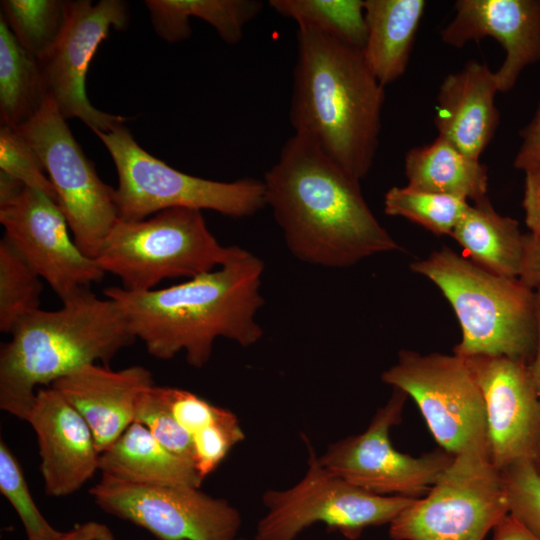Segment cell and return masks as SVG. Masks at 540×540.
<instances>
[{"label": "cell", "instance_id": "8d00e7d4", "mask_svg": "<svg viewBox=\"0 0 540 540\" xmlns=\"http://www.w3.org/2000/svg\"><path fill=\"white\" fill-rule=\"evenodd\" d=\"M522 207L530 234L540 240V165L524 170Z\"/></svg>", "mask_w": 540, "mask_h": 540}, {"label": "cell", "instance_id": "6da1fadb", "mask_svg": "<svg viewBox=\"0 0 540 540\" xmlns=\"http://www.w3.org/2000/svg\"><path fill=\"white\" fill-rule=\"evenodd\" d=\"M263 272L259 257L233 245L219 267L187 281L144 292L113 286L104 295L119 305L151 356L169 360L184 352L190 366L201 368L218 338L243 348L262 339L256 315L264 304Z\"/></svg>", "mask_w": 540, "mask_h": 540}, {"label": "cell", "instance_id": "d6986e66", "mask_svg": "<svg viewBox=\"0 0 540 540\" xmlns=\"http://www.w3.org/2000/svg\"><path fill=\"white\" fill-rule=\"evenodd\" d=\"M154 385L151 372L143 366L114 371L93 363L55 381L51 387L82 416L102 453L135 421L141 396Z\"/></svg>", "mask_w": 540, "mask_h": 540}, {"label": "cell", "instance_id": "4316f807", "mask_svg": "<svg viewBox=\"0 0 540 540\" xmlns=\"http://www.w3.org/2000/svg\"><path fill=\"white\" fill-rule=\"evenodd\" d=\"M280 15L298 27L323 33L363 50L367 37L362 0H270Z\"/></svg>", "mask_w": 540, "mask_h": 540}, {"label": "cell", "instance_id": "277c9868", "mask_svg": "<svg viewBox=\"0 0 540 540\" xmlns=\"http://www.w3.org/2000/svg\"><path fill=\"white\" fill-rule=\"evenodd\" d=\"M10 334L0 348V408L25 421L38 386L97 361L108 366L135 340L119 305L90 289L23 317Z\"/></svg>", "mask_w": 540, "mask_h": 540}, {"label": "cell", "instance_id": "8992f818", "mask_svg": "<svg viewBox=\"0 0 540 540\" xmlns=\"http://www.w3.org/2000/svg\"><path fill=\"white\" fill-rule=\"evenodd\" d=\"M93 132L117 169L114 199L120 220H143L173 208L212 210L245 218L266 206L263 180L246 177L215 181L181 172L140 147L123 124L109 132Z\"/></svg>", "mask_w": 540, "mask_h": 540}, {"label": "cell", "instance_id": "f1b7e54d", "mask_svg": "<svg viewBox=\"0 0 540 540\" xmlns=\"http://www.w3.org/2000/svg\"><path fill=\"white\" fill-rule=\"evenodd\" d=\"M38 273L3 236L0 240V331L10 334L25 316L40 309Z\"/></svg>", "mask_w": 540, "mask_h": 540}, {"label": "cell", "instance_id": "836d02e7", "mask_svg": "<svg viewBox=\"0 0 540 540\" xmlns=\"http://www.w3.org/2000/svg\"><path fill=\"white\" fill-rule=\"evenodd\" d=\"M135 421L145 426L167 450L193 464L191 437L163 404L157 394L156 385L146 390L141 396Z\"/></svg>", "mask_w": 540, "mask_h": 540}, {"label": "cell", "instance_id": "9c48e42d", "mask_svg": "<svg viewBox=\"0 0 540 540\" xmlns=\"http://www.w3.org/2000/svg\"><path fill=\"white\" fill-rule=\"evenodd\" d=\"M509 514L502 473L488 450L454 456L425 496L390 524L393 540H484Z\"/></svg>", "mask_w": 540, "mask_h": 540}, {"label": "cell", "instance_id": "ab89813d", "mask_svg": "<svg viewBox=\"0 0 540 540\" xmlns=\"http://www.w3.org/2000/svg\"><path fill=\"white\" fill-rule=\"evenodd\" d=\"M57 540H115V538L107 525L88 521L63 533Z\"/></svg>", "mask_w": 540, "mask_h": 540}, {"label": "cell", "instance_id": "83f0119b", "mask_svg": "<svg viewBox=\"0 0 540 540\" xmlns=\"http://www.w3.org/2000/svg\"><path fill=\"white\" fill-rule=\"evenodd\" d=\"M67 4L62 0H3L1 14L19 44L41 59L64 29Z\"/></svg>", "mask_w": 540, "mask_h": 540}, {"label": "cell", "instance_id": "2e32d148", "mask_svg": "<svg viewBox=\"0 0 540 540\" xmlns=\"http://www.w3.org/2000/svg\"><path fill=\"white\" fill-rule=\"evenodd\" d=\"M465 359L483 396L493 465L502 471L518 462H535L540 447V400L530 362L503 356Z\"/></svg>", "mask_w": 540, "mask_h": 540}, {"label": "cell", "instance_id": "5b68a950", "mask_svg": "<svg viewBox=\"0 0 540 540\" xmlns=\"http://www.w3.org/2000/svg\"><path fill=\"white\" fill-rule=\"evenodd\" d=\"M410 269L431 280L452 306L462 336L454 354L531 361L537 339L535 291L519 278L492 273L448 247L414 261Z\"/></svg>", "mask_w": 540, "mask_h": 540}, {"label": "cell", "instance_id": "ffe728a7", "mask_svg": "<svg viewBox=\"0 0 540 540\" xmlns=\"http://www.w3.org/2000/svg\"><path fill=\"white\" fill-rule=\"evenodd\" d=\"M497 92L495 72L475 60L445 76L437 94L434 119L438 136L480 160L499 124Z\"/></svg>", "mask_w": 540, "mask_h": 540}, {"label": "cell", "instance_id": "60d3db41", "mask_svg": "<svg viewBox=\"0 0 540 540\" xmlns=\"http://www.w3.org/2000/svg\"><path fill=\"white\" fill-rule=\"evenodd\" d=\"M492 540H540L508 514L493 530Z\"/></svg>", "mask_w": 540, "mask_h": 540}, {"label": "cell", "instance_id": "52a82bcc", "mask_svg": "<svg viewBox=\"0 0 540 540\" xmlns=\"http://www.w3.org/2000/svg\"><path fill=\"white\" fill-rule=\"evenodd\" d=\"M230 246L209 230L201 210L173 208L146 219H118L95 259L123 289L144 292L167 279H191L219 267Z\"/></svg>", "mask_w": 540, "mask_h": 540}, {"label": "cell", "instance_id": "4dcf8cb0", "mask_svg": "<svg viewBox=\"0 0 540 540\" xmlns=\"http://www.w3.org/2000/svg\"><path fill=\"white\" fill-rule=\"evenodd\" d=\"M0 491L18 514L27 540H57L58 531L41 514L34 502L23 470L7 444L0 441Z\"/></svg>", "mask_w": 540, "mask_h": 540}, {"label": "cell", "instance_id": "7402d4cb", "mask_svg": "<svg viewBox=\"0 0 540 540\" xmlns=\"http://www.w3.org/2000/svg\"><path fill=\"white\" fill-rule=\"evenodd\" d=\"M99 471L113 479L144 485H188L200 488L194 465L161 445L134 421L119 439L100 453Z\"/></svg>", "mask_w": 540, "mask_h": 540}, {"label": "cell", "instance_id": "4fadbf2b", "mask_svg": "<svg viewBox=\"0 0 540 540\" xmlns=\"http://www.w3.org/2000/svg\"><path fill=\"white\" fill-rule=\"evenodd\" d=\"M106 513L159 540H237L240 512L227 500L188 485H144L102 475L90 489Z\"/></svg>", "mask_w": 540, "mask_h": 540}, {"label": "cell", "instance_id": "ba28073f", "mask_svg": "<svg viewBox=\"0 0 540 540\" xmlns=\"http://www.w3.org/2000/svg\"><path fill=\"white\" fill-rule=\"evenodd\" d=\"M307 470L296 484L262 495L265 514L255 540H296L307 528L324 523L348 539L369 527L390 524L414 499L366 491L324 467L308 438Z\"/></svg>", "mask_w": 540, "mask_h": 540}, {"label": "cell", "instance_id": "603a6c76", "mask_svg": "<svg viewBox=\"0 0 540 540\" xmlns=\"http://www.w3.org/2000/svg\"><path fill=\"white\" fill-rule=\"evenodd\" d=\"M450 236L473 263L501 276L519 278L524 234L515 219L493 208L488 196L469 203Z\"/></svg>", "mask_w": 540, "mask_h": 540}, {"label": "cell", "instance_id": "d6a6232c", "mask_svg": "<svg viewBox=\"0 0 540 540\" xmlns=\"http://www.w3.org/2000/svg\"><path fill=\"white\" fill-rule=\"evenodd\" d=\"M0 169L56 201L54 187L31 145L9 126L0 127Z\"/></svg>", "mask_w": 540, "mask_h": 540}, {"label": "cell", "instance_id": "8fae6325", "mask_svg": "<svg viewBox=\"0 0 540 540\" xmlns=\"http://www.w3.org/2000/svg\"><path fill=\"white\" fill-rule=\"evenodd\" d=\"M381 380L414 400L443 450H488L484 400L465 358L401 350Z\"/></svg>", "mask_w": 540, "mask_h": 540}, {"label": "cell", "instance_id": "3957f363", "mask_svg": "<svg viewBox=\"0 0 540 540\" xmlns=\"http://www.w3.org/2000/svg\"><path fill=\"white\" fill-rule=\"evenodd\" d=\"M289 118L295 131L361 180L378 149L384 87L361 49L298 27Z\"/></svg>", "mask_w": 540, "mask_h": 540}, {"label": "cell", "instance_id": "9a60e30c", "mask_svg": "<svg viewBox=\"0 0 540 540\" xmlns=\"http://www.w3.org/2000/svg\"><path fill=\"white\" fill-rule=\"evenodd\" d=\"M0 223L4 236L62 302L104 277L96 261L76 245L64 214L45 193L26 187L0 207Z\"/></svg>", "mask_w": 540, "mask_h": 540}, {"label": "cell", "instance_id": "484cf974", "mask_svg": "<svg viewBox=\"0 0 540 540\" xmlns=\"http://www.w3.org/2000/svg\"><path fill=\"white\" fill-rule=\"evenodd\" d=\"M48 97L39 60L19 44L0 14L1 125L16 128L25 124Z\"/></svg>", "mask_w": 540, "mask_h": 540}, {"label": "cell", "instance_id": "ac0fdd59", "mask_svg": "<svg viewBox=\"0 0 540 540\" xmlns=\"http://www.w3.org/2000/svg\"><path fill=\"white\" fill-rule=\"evenodd\" d=\"M26 421L37 437L48 496L73 494L99 470L100 452L91 429L56 389L37 390Z\"/></svg>", "mask_w": 540, "mask_h": 540}, {"label": "cell", "instance_id": "44dd1931", "mask_svg": "<svg viewBox=\"0 0 540 540\" xmlns=\"http://www.w3.org/2000/svg\"><path fill=\"white\" fill-rule=\"evenodd\" d=\"M424 0H365L367 37L363 56L384 87L406 71L425 13Z\"/></svg>", "mask_w": 540, "mask_h": 540}, {"label": "cell", "instance_id": "1f68e13d", "mask_svg": "<svg viewBox=\"0 0 540 540\" xmlns=\"http://www.w3.org/2000/svg\"><path fill=\"white\" fill-rule=\"evenodd\" d=\"M509 514L540 539V473L532 461L501 471Z\"/></svg>", "mask_w": 540, "mask_h": 540}, {"label": "cell", "instance_id": "30bf717a", "mask_svg": "<svg viewBox=\"0 0 540 540\" xmlns=\"http://www.w3.org/2000/svg\"><path fill=\"white\" fill-rule=\"evenodd\" d=\"M14 129L41 159L76 245L95 260L118 221L115 188L100 179L52 98Z\"/></svg>", "mask_w": 540, "mask_h": 540}, {"label": "cell", "instance_id": "7c38bea8", "mask_svg": "<svg viewBox=\"0 0 540 540\" xmlns=\"http://www.w3.org/2000/svg\"><path fill=\"white\" fill-rule=\"evenodd\" d=\"M408 396L393 388L387 402L377 409L367 428L330 444L318 456L329 471L374 494L420 498L425 495L454 455L437 448L418 457L392 445L390 432L402 419Z\"/></svg>", "mask_w": 540, "mask_h": 540}, {"label": "cell", "instance_id": "f546056e", "mask_svg": "<svg viewBox=\"0 0 540 540\" xmlns=\"http://www.w3.org/2000/svg\"><path fill=\"white\" fill-rule=\"evenodd\" d=\"M468 205L466 200L407 185L391 187L384 196L387 215L408 219L437 236H450Z\"/></svg>", "mask_w": 540, "mask_h": 540}, {"label": "cell", "instance_id": "e575fe53", "mask_svg": "<svg viewBox=\"0 0 540 540\" xmlns=\"http://www.w3.org/2000/svg\"><path fill=\"white\" fill-rule=\"evenodd\" d=\"M244 439L243 429L232 411L209 428L192 436L193 464L202 481L213 473L230 450Z\"/></svg>", "mask_w": 540, "mask_h": 540}, {"label": "cell", "instance_id": "ee69618b", "mask_svg": "<svg viewBox=\"0 0 540 540\" xmlns=\"http://www.w3.org/2000/svg\"><path fill=\"white\" fill-rule=\"evenodd\" d=\"M237 540H247V539H244V538H238Z\"/></svg>", "mask_w": 540, "mask_h": 540}, {"label": "cell", "instance_id": "d590c367", "mask_svg": "<svg viewBox=\"0 0 540 540\" xmlns=\"http://www.w3.org/2000/svg\"><path fill=\"white\" fill-rule=\"evenodd\" d=\"M156 391L172 417L190 437L209 428L230 412L180 388L156 386Z\"/></svg>", "mask_w": 540, "mask_h": 540}, {"label": "cell", "instance_id": "e0dca14e", "mask_svg": "<svg viewBox=\"0 0 540 540\" xmlns=\"http://www.w3.org/2000/svg\"><path fill=\"white\" fill-rule=\"evenodd\" d=\"M442 41L461 48L486 37L497 40L505 58L495 72L499 92L510 91L523 70L540 61V0H458Z\"/></svg>", "mask_w": 540, "mask_h": 540}, {"label": "cell", "instance_id": "b9f144b4", "mask_svg": "<svg viewBox=\"0 0 540 540\" xmlns=\"http://www.w3.org/2000/svg\"><path fill=\"white\" fill-rule=\"evenodd\" d=\"M535 308H536V322H537V339L534 355L529 363L531 374L537 389V393L540 400V290L535 291ZM535 467L540 473V447L538 456L534 462Z\"/></svg>", "mask_w": 540, "mask_h": 540}, {"label": "cell", "instance_id": "7a4b0ae2", "mask_svg": "<svg viewBox=\"0 0 540 540\" xmlns=\"http://www.w3.org/2000/svg\"><path fill=\"white\" fill-rule=\"evenodd\" d=\"M263 183L286 246L302 262L346 268L400 250L366 203L360 180L302 136L284 143Z\"/></svg>", "mask_w": 540, "mask_h": 540}, {"label": "cell", "instance_id": "f35d334b", "mask_svg": "<svg viewBox=\"0 0 540 540\" xmlns=\"http://www.w3.org/2000/svg\"><path fill=\"white\" fill-rule=\"evenodd\" d=\"M519 279L532 290H540V240L524 234V256Z\"/></svg>", "mask_w": 540, "mask_h": 540}, {"label": "cell", "instance_id": "5bb4252c", "mask_svg": "<svg viewBox=\"0 0 540 540\" xmlns=\"http://www.w3.org/2000/svg\"><path fill=\"white\" fill-rule=\"evenodd\" d=\"M129 20L126 2L68 1L64 29L50 51L39 60L48 95L67 120L79 118L93 131L109 132L127 118L93 107L86 95L89 64L110 29L123 30Z\"/></svg>", "mask_w": 540, "mask_h": 540}, {"label": "cell", "instance_id": "74e56055", "mask_svg": "<svg viewBox=\"0 0 540 540\" xmlns=\"http://www.w3.org/2000/svg\"><path fill=\"white\" fill-rule=\"evenodd\" d=\"M522 139L514 167L522 171L540 165V103L530 122L521 130Z\"/></svg>", "mask_w": 540, "mask_h": 540}, {"label": "cell", "instance_id": "7bdbcfd3", "mask_svg": "<svg viewBox=\"0 0 540 540\" xmlns=\"http://www.w3.org/2000/svg\"><path fill=\"white\" fill-rule=\"evenodd\" d=\"M26 187L20 180L0 170V207L13 202Z\"/></svg>", "mask_w": 540, "mask_h": 540}, {"label": "cell", "instance_id": "d4e9b609", "mask_svg": "<svg viewBox=\"0 0 540 540\" xmlns=\"http://www.w3.org/2000/svg\"><path fill=\"white\" fill-rule=\"evenodd\" d=\"M151 22L159 37L175 43L191 35L189 18L209 23L229 45L243 37L245 26L262 10L257 0H147Z\"/></svg>", "mask_w": 540, "mask_h": 540}, {"label": "cell", "instance_id": "cb8c5ba5", "mask_svg": "<svg viewBox=\"0 0 540 540\" xmlns=\"http://www.w3.org/2000/svg\"><path fill=\"white\" fill-rule=\"evenodd\" d=\"M407 186L476 202L487 197V167L442 137L410 149L404 160Z\"/></svg>", "mask_w": 540, "mask_h": 540}]
</instances>
